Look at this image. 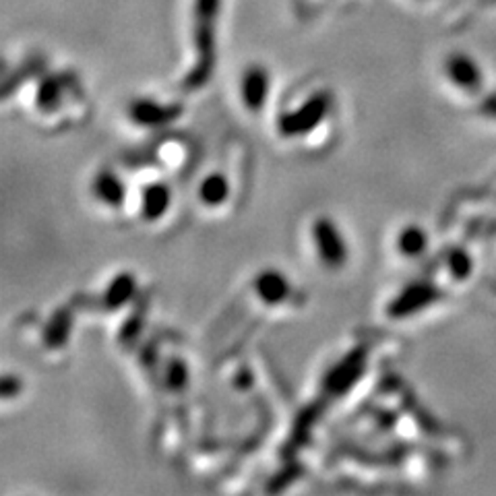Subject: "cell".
I'll return each mask as SVG.
<instances>
[{
    "label": "cell",
    "instance_id": "6da1fadb",
    "mask_svg": "<svg viewBox=\"0 0 496 496\" xmlns=\"http://www.w3.org/2000/svg\"><path fill=\"white\" fill-rule=\"evenodd\" d=\"M221 0H195L192 4V46H195V65L189 73V87H201L211 77L213 62L217 58V17H220Z\"/></svg>",
    "mask_w": 496,
    "mask_h": 496
},
{
    "label": "cell",
    "instance_id": "7a4b0ae2",
    "mask_svg": "<svg viewBox=\"0 0 496 496\" xmlns=\"http://www.w3.org/2000/svg\"><path fill=\"white\" fill-rule=\"evenodd\" d=\"M308 238L316 259L325 269L339 271L350 260V244H347L344 229L339 228V223L333 217L319 215L310 221Z\"/></svg>",
    "mask_w": 496,
    "mask_h": 496
},
{
    "label": "cell",
    "instance_id": "3957f363",
    "mask_svg": "<svg viewBox=\"0 0 496 496\" xmlns=\"http://www.w3.org/2000/svg\"><path fill=\"white\" fill-rule=\"evenodd\" d=\"M329 110H331L329 93L316 91L304 99L300 105H294V108L285 110L277 116V133L285 139L310 135L325 122Z\"/></svg>",
    "mask_w": 496,
    "mask_h": 496
},
{
    "label": "cell",
    "instance_id": "277c9868",
    "mask_svg": "<svg viewBox=\"0 0 496 496\" xmlns=\"http://www.w3.org/2000/svg\"><path fill=\"white\" fill-rule=\"evenodd\" d=\"M440 298V291L430 282H414L401 288L393 296V300L387 304V316L393 321H406L412 316H418L430 308Z\"/></svg>",
    "mask_w": 496,
    "mask_h": 496
},
{
    "label": "cell",
    "instance_id": "5b68a950",
    "mask_svg": "<svg viewBox=\"0 0 496 496\" xmlns=\"http://www.w3.org/2000/svg\"><path fill=\"white\" fill-rule=\"evenodd\" d=\"M238 96L242 108L251 114H259L269 102L271 96V73L263 65L246 66L240 74Z\"/></svg>",
    "mask_w": 496,
    "mask_h": 496
},
{
    "label": "cell",
    "instance_id": "8992f818",
    "mask_svg": "<svg viewBox=\"0 0 496 496\" xmlns=\"http://www.w3.org/2000/svg\"><path fill=\"white\" fill-rule=\"evenodd\" d=\"M180 105L161 104L153 97H139L128 105V120L141 128H161L176 120Z\"/></svg>",
    "mask_w": 496,
    "mask_h": 496
},
{
    "label": "cell",
    "instance_id": "52a82bcc",
    "mask_svg": "<svg viewBox=\"0 0 496 496\" xmlns=\"http://www.w3.org/2000/svg\"><path fill=\"white\" fill-rule=\"evenodd\" d=\"M252 291L263 306L277 308L288 302V298L291 296L290 277L282 269H277V267H265L254 277Z\"/></svg>",
    "mask_w": 496,
    "mask_h": 496
},
{
    "label": "cell",
    "instance_id": "ba28073f",
    "mask_svg": "<svg viewBox=\"0 0 496 496\" xmlns=\"http://www.w3.org/2000/svg\"><path fill=\"white\" fill-rule=\"evenodd\" d=\"M445 77L449 79V83L457 91L465 93V96H476L484 85L482 68L477 66V62L471 56L461 52L451 54L445 60Z\"/></svg>",
    "mask_w": 496,
    "mask_h": 496
},
{
    "label": "cell",
    "instance_id": "9c48e42d",
    "mask_svg": "<svg viewBox=\"0 0 496 496\" xmlns=\"http://www.w3.org/2000/svg\"><path fill=\"white\" fill-rule=\"evenodd\" d=\"M172 203H174V192L170 189V184L159 182V180L145 184L139 195L141 220L145 223L161 221L167 213H170Z\"/></svg>",
    "mask_w": 496,
    "mask_h": 496
},
{
    "label": "cell",
    "instance_id": "30bf717a",
    "mask_svg": "<svg viewBox=\"0 0 496 496\" xmlns=\"http://www.w3.org/2000/svg\"><path fill=\"white\" fill-rule=\"evenodd\" d=\"M91 195L99 205L108 209H122L124 203H127L128 190L124 180L118 176L114 170L110 167H104V170H97L91 178Z\"/></svg>",
    "mask_w": 496,
    "mask_h": 496
},
{
    "label": "cell",
    "instance_id": "8fae6325",
    "mask_svg": "<svg viewBox=\"0 0 496 496\" xmlns=\"http://www.w3.org/2000/svg\"><path fill=\"white\" fill-rule=\"evenodd\" d=\"M395 252L407 260H418L430 248V236L420 223H406L395 232Z\"/></svg>",
    "mask_w": 496,
    "mask_h": 496
},
{
    "label": "cell",
    "instance_id": "7c38bea8",
    "mask_svg": "<svg viewBox=\"0 0 496 496\" xmlns=\"http://www.w3.org/2000/svg\"><path fill=\"white\" fill-rule=\"evenodd\" d=\"M232 195V184L229 178L220 170H213L205 174L201 182L197 184V201L203 205L205 209H220L229 201Z\"/></svg>",
    "mask_w": 496,
    "mask_h": 496
},
{
    "label": "cell",
    "instance_id": "4fadbf2b",
    "mask_svg": "<svg viewBox=\"0 0 496 496\" xmlns=\"http://www.w3.org/2000/svg\"><path fill=\"white\" fill-rule=\"evenodd\" d=\"M135 294V277L128 273H120V275L112 279L105 288L104 300L110 308H120L122 304L128 302V298Z\"/></svg>",
    "mask_w": 496,
    "mask_h": 496
},
{
    "label": "cell",
    "instance_id": "5bb4252c",
    "mask_svg": "<svg viewBox=\"0 0 496 496\" xmlns=\"http://www.w3.org/2000/svg\"><path fill=\"white\" fill-rule=\"evenodd\" d=\"M445 269L449 273L451 279H455V282H463V279H468L471 275V271H474V260L465 251L461 248H455V251H451L446 254L445 259Z\"/></svg>",
    "mask_w": 496,
    "mask_h": 496
},
{
    "label": "cell",
    "instance_id": "9a60e30c",
    "mask_svg": "<svg viewBox=\"0 0 496 496\" xmlns=\"http://www.w3.org/2000/svg\"><path fill=\"white\" fill-rule=\"evenodd\" d=\"M37 108L42 112H56L62 104V87L58 79H46L37 89Z\"/></svg>",
    "mask_w": 496,
    "mask_h": 496
},
{
    "label": "cell",
    "instance_id": "2e32d148",
    "mask_svg": "<svg viewBox=\"0 0 496 496\" xmlns=\"http://www.w3.org/2000/svg\"><path fill=\"white\" fill-rule=\"evenodd\" d=\"M166 383L172 391H184L189 384V370H186L184 360H172L166 366Z\"/></svg>",
    "mask_w": 496,
    "mask_h": 496
},
{
    "label": "cell",
    "instance_id": "e0dca14e",
    "mask_svg": "<svg viewBox=\"0 0 496 496\" xmlns=\"http://www.w3.org/2000/svg\"><path fill=\"white\" fill-rule=\"evenodd\" d=\"M482 112L496 120V93H494V96H490L486 102L482 104Z\"/></svg>",
    "mask_w": 496,
    "mask_h": 496
}]
</instances>
